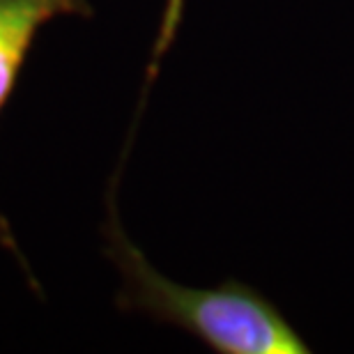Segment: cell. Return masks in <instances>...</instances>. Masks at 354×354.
Segmentation results:
<instances>
[{
	"label": "cell",
	"instance_id": "obj_2",
	"mask_svg": "<svg viewBox=\"0 0 354 354\" xmlns=\"http://www.w3.org/2000/svg\"><path fill=\"white\" fill-rule=\"evenodd\" d=\"M65 17L92 19L95 7L90 5V0H0V115L19 88L28 55L32 53L41 28ZM0 246L12 253L24 269L30 290L41 297L39 281L32 276L30 265L26 263L3 212H0Z\"/></svg>",
	"mask_w": 354,
	"mask_h": 354
},
{
	"label": "cell",
	"instance_id": "obj_1",
	"mask_svg": "<svg viewBox=\"0 0 354 354\" xmlns=\"http://www.w3.org/2000/svg\"><path fill=\"white\" fill-rule=\"evenodd\" d=\"M131 136L111 177L102 225L104 256L122 279L115 295L118 310L140 313L154 324L187 331L218 354H308L310 348L304 336L258 288L237 279H225L216 288L182 286L161 274L133 244L120 221L115 201Z\"/></svg>",
	"mask_w": 354,
	"mask_h": 354
}]
</instances>
